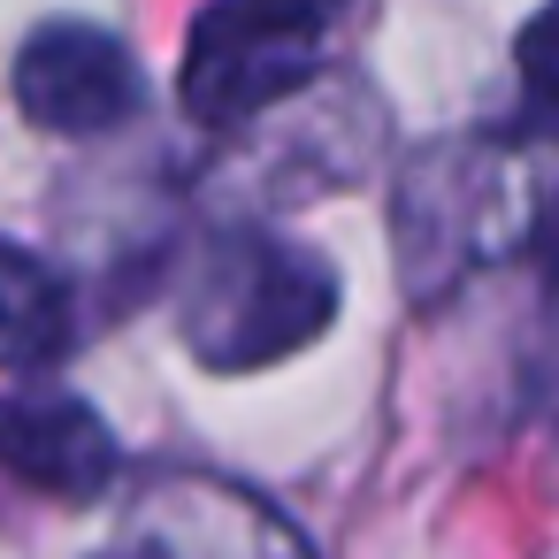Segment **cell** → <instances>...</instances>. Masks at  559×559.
Returning <instances> with one entry per match:
<instances>
[{"label": "cell", "mask_w": 559, "mask_h": 559, "mask_svg": "<svg viewBox=\"0 0 559 559\" xmlns=\"http://www.w3.org/2000/svg\"><path fill=\"white\" fill-rule=\"evenodd\" d=\"M9 93L24 108V123L32 131H55V139L123 131L146 108L139 55L108 24H85V16H55V24L24 32V47L9 62Z\"/></svg>", "instance_id": "obj_3"}, {"label": "cell", "mask_w": 559, "mask_h": 559, "mask_svg": "<svg viewBox=\"0 0 559 559\" xmlns=\"http://www.w3.org/2000/svg\"><path fill=\"white\" fill-rule=\"evenodd\" d=\"M0 467L62 506H93L116 490L123 444L78 391H16L0 399Z\"/></svg>", "instance_id": "obj_6"}, {"label": "cell", "mask_w": 559, "mask_h": 559, "mask_svg": "<svg viewBox=\"0 0 559 559\" xmlns=\"http://www.w3.org/2000/svg\"><path fill=\"white\" fill-rule=\"evenodd\" d=\"M391 230H399L406 292L414 299H444L490 253L498 162L483 146H429V154H414L406 177H399V200H391Z\"/></svg>", "instance_id": "obj_4"}, {"label": "cell", "mask_w": 559, "mask_h": 559, "mask_svg": "<svg viewBox=\"0 0 559 559\" xmlns=\"http://www.w3.org/2000/svg\"><path fill=\"white\" fill-rule=\"evenodd\" d=\"M78 337V314H70V292L62 276L24 253V246H0V368H55Z\"/></svg>", "instance_id": "obj_7"}, {"label": "cell", "mask_w": 559, "mask_h": 559, "mask_svg": "<svg viewBox=\"0 0 559 559\" xmlns=\"http://www.w3.org/2000/svg\"><path fill=\"white\" fill-rule=\"evenodd\" d=\"M116 559H307V544L269 498L223 475H169L139 498Z\"/></svg>", "instance_id": "obj_5"}, {"label": "cell", "mask_w": 559, "mask_h": 559, "mask_svg": "<svg viewBox=\"0 0 559 559\" xmlns=\"http://www.w3.org/2000/svg\"><path fill=\"white\" fill-rule=\"evenodd\" d=\"M513 62H521V93H528V108H536V116H559V0H544V9L521 24Z\"/></svg>", "instance_id": "obj_8"}, {"label": "cell", "mask_w": 559, "mask_h": 559, "mask_svg": "<svg viewBox=\"0 0 559 559\" xmlns=\"http://www.w3.org/2000/svg\"><path fill=\"white\" fill-rule=\"evenodd\" d=\"M307 9H322V16H330V9H345V0H307Z\"/></svg>", "instance_id": "obj_10"}, {"label": "cell", "mask_w": 559, "mask_h": 559, "mask_svg": "<svg viewBox=\"0 0 559 559\" xmlns=\"http://www.w3.org/2000/svg\"><path fill=\"white\" fill-rule=\"evenodd\" d=\"M528 253H536V284H544V307H551V322H559V192L536 207V223H528Z\"/></svg>", "instance_id": "obj_9"}, {"label": "cell", "mask_w": 559, "mask_h": 559, "mask_svg": "<svg viewBox=\"0 0 559 559\" xmlns=\"http://www.w3.org/2000/svg\"><path fill=\"white\" fill-rule=\"evenodd\" d=\"M330 16L307 0H207L185 39V116L207 131H238L276 116L322 78Z\"/></svg>", "instance_id": "obj_2"}, {"label": "cell", "mask_w": 559, "mask_h": 559, "mask_svg": "<svg viewBox=\"0 0 559 559\" xmlns=\"http://www.w3.org/2000/svg\"><path fill=\"white\" fill-rule=\"evenodd\" d=\"M330 322H337V269L314 246L261 230V223L215 230L177 299V337L215 376L276 368L307 353Z\"/></svg>", "instance_id": "obj_1"}]
</instances>
